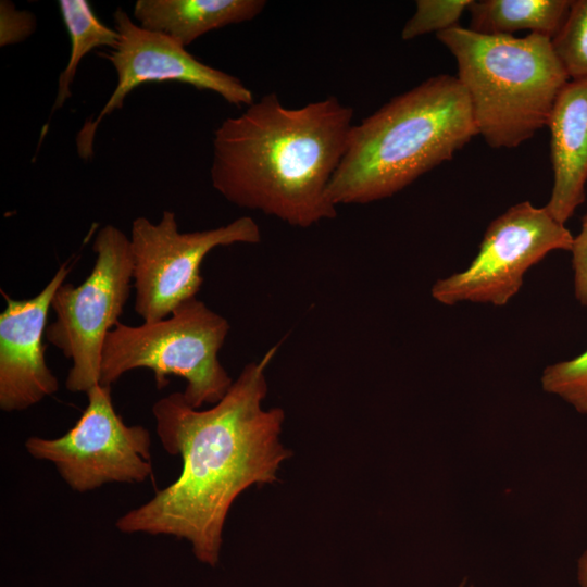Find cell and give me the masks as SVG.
<instances>
[{"instance_id":"obj_1","label":"cell","mask_w":587,"mask_h":587,"mask_svg":"<svg viewBox=\"0 0 587 587\" xmlns=\"http://www.w3.org/2000/svg\"><path fill=\"white\" fill-rule=\"evenodd\" d=\"M277 349L248 363L212 408L191 407L183 392L154 402L157 435L167 453L180 457L182 471L149 501L118 517L120 532L185 539L200 562L217 564L236 498L253 485L275 482L280 464L292 454L279 440L284 411L262 408L265 370Z\"/></svg>"},{"instance_id":"obj_2","label":"cell","mask_w":587,"mask_h":587,"mask_svg":"<svg viewBox=\"0 0 587 587\" xmlns=\"http://www.w3.org/2000/svg\"><path fill=\"white\" fill-rule=\"evenodd\" d=\"M354 110L336 97L300 108L271 92L215 128L210 178L228 202L297 227L337 215L328 188L348 147Z\"/></svg>"},{"instance_id":"obj_3","label":"cell","mask_w":587,"mask_h":587,"mask_svg":"<svg viewBox=\"0 0 587 587\" xmlns=\"http://www.w3.org/2000/svg\"><path fill=\"white\" fill-rule=\"evenodd\" d=\"M476 135L458 77L432 76L353 125L328 197L336 207L391 197L452 159Z\"/></svg>"},{"instance_id":"obj_4","label":"cell","mask_w":587,"mask_h":587,"mask_svg":"<svg viewBox=\"0 0 587 587\" xmlns=\"http://www.w3.org/2000/svg\"><path fill=\"white\" fill-rule=\"evenodd\" d=\"M436 37L457 61L478 135L490 147H517L547 126L570 80L550 37L483 35L459 25Z\"/></svg>"},{"instance_id":"obj_5","label":"cell","mask_w":587,"mask_h":587,"mask_svg":"<svg viewBox=\"0 0 587 587\" xmlns=\"http://www.w3.org/2000/svg\"><path fill=\"white\" fill-rule=\"evenodd\" d=\"M229 328L224 316L197 298L163 320L138 326L120 322L107 335L99 384L112 386L127 372L148 369L158 389L168 384V376H179L188 404H215L234 382L218 360Z\"/></svg>"},{"instance_id":"obj_6","label":"cell","mask_w":587,"mask_h":587,"mask_svg":"<svg viewBox=\"0 0 587 587\" xmlns=\"http://www.w3.org/2000/svg\"><path fill=\"white\" fill-rule=\"evenodd\" d=\"M96 261L79 285L63 283L51 309L55 320L47 325L46 340L72 360L65 386L87 392L99 384L107 335L120 323L133 280L129 238L114 225L101 227L92 243Z\"/></svg>"},{"instance_id":"obj_7","label":"cell","mask_w":587,"mask_h":587,"mask_svg":"<svg viewBox=\"0 0 587 587\" xmlns=\"http://www.w3.org/2000/svg\"><path fill=\"white\" fill-rule=\"evenodd\" d=\"M260 240V227L250 216L216 228L186 233L179 230L172 211H164L155 223L145 216L135 218L129 237L135 312L143 322L167 317L198 295L203 283L201 264L210 251Z\"/></svg>"},{"instance_id":"obj_8","label":"cell","mask_w":587,"mask_h":587,"mask_svg":"<svg viewBox=\"0 0 587 587\" xmlns=\"http://www.w3.org/2000/svg\"><path fill=\"white\" fill-rule=\"evenodd\" d=\"M76 424L57 438L32 436L27 452L51 462L75 491L108 483H142L152 474L151 437L141 425H127L115 412L111 386L97 384Z\"/></svg>"},{"instance_id":"obj_9","label":"cell","mask_w":587,"mask_h":587,"mask_svg":"<svg viewBox=\"0 0 587 587\" xmlns=\"http://www.w3.org/2000/svg\"><path fill=\"white\" fill-rule=\"evenodd\" d=\"M574 237L545 207L529 201L510 207L487 227L478 253L462 272L432 287L439 303L505 305L521 289L525 273L554 250L571 251Z\"/></svg>"},{"instance_id":"obj_10","label":"cell","mask_w":587,"mask_h":587,"mask_svg":"<svg viewBox=\"0 0 587 587\" xmlns=\"http://www.w3.org/2000/svg\"><path fill=\"white\" fill-rule=\"evenodd\" d=\"M113 20L117 43L100 55L112 64L117 82L99 113L87 118L76 135L82 160L92 159L95 137L103 118L122 109L125 98L142 84L176 82L215 92L237 107L253 103L252 91L238 78L201 62L171 37L141 27L121 8Z\"/></svg>"},{"instance_id":"obj_11","label":"cell","mask_w":587,"mask_h":587,"mask_svg":"<svg viewBox=\"0 0 587 587\" xmlns=\"http://www.w3.org/2000/svg\"><path fill=\"white\" fill-rule=\"evenodd\" d=\"M72 266L63 263L35 297L13 299L1 290L5 308L0 314V409H28L59 390L47 365L42 339L52 298Z\"/></svg>"},{"instance_id":"obj_12","label":"cell","mask_w":587,"mask_h":587,"mask_svg":"<svg viewBox=\"0 0 587 587\" xmlns=\"http://www.w3.org/2000/svg\"><path fill=\"white\" fill-rule=\"evenodd\" d=\"M550 129L553 186L547 211L561 224L585 201L587 182V78L571 79L552 107Z\"/></svg>"},{"instance_id":"obj_13","label":"cell","mask_w":587,"mask_h":587,"mask_svg":"<svg viewBox=\"0 0 587 587\" xmlns=\"http://www.w3.org/2000/svg\"><path fill=\"white\" fill-rule=\"evenodd\" d=\"M265 5L264 0H137L133 15L141 27L187 47L209 32L255 18Z\"/></svg>"},{"instance_id":"obj_14","label":"cell","mask_w":587,"mask_h":587,"mask_svg":"<svg viewBox=\"0 0 587 587\" xmlns=\"http://www.w3.org/2000/svg\"><path fill=\"white\" fill-rule=\"evenodd\" d=\"M570 0H472L470 29L491 36H512L517 30H530L551 39L562 27Z\"/></svg>"},{"instance_id":"obj_15","label":"cell","mask_w":587,"mask_h":587,"mask_svg":"<svg viewBox=\"0 0 587 587\" xmlns=\"http://www.w3.org/2000/svg\"><path fill=\"white\" fill-rule=\"evenodd\" d=\"M60 13L70 36L71 50L67 64L58 79L57 96L51 114L61 109L71 97L78 65L84 57L93 49L108 47L113 49L118 40V33L102 23L86 0L58 1Z\"/></svg>"},{"instance_id":"obj_16","label":"cell","mask_w":587,"mask_h":587,"mask_svg":"<svg viewBox=\"0 0 587 587\" xmlns=\"http://www.w3.org/2000/svg\"><path fill=\"white\" fill-rule=\"evenodd\" d=\"M553 49L571 79L587 78V0L572 1Z\"/></svg>"},{"instance_id":"obj_17","label":"cell","mask_w":587,"mask_h":587,"mask_svg":"<svg viewBox=\"0 0 587 587\" xmlns=\"http://www.w3.org/2000/svg\"><path fill=\"white\" fill-rule=\"evenodd\" d=\"M542 389L587 415V350L578 357L547 366L541 375Z\"/></svg>"},{"instance_id":"obj_18","label":"cell","mask_w":587,"mask_h":587,"mask_svg":"<svg viewBox=\"0 0 587 587\" xmlns=\"http://www.w3.org/2000/svg\"><path fill=\"white\" fill-rule=\"evenodd\" d=\"M472 0H417L415 12L404 24L401 38L411 40L429 33H440L458 26L462 13Z\"/></svg>"},{"instance_id":"obj_19","label":"cell","mask_w":587,"mask_h":587,"mask_svg":"<svg viewBox=\"0 0 587 587\" xmlns=\"http://www.w3.org/2000/svg\"><path fill=\"white\" fill-rule=\"evenodd\" d=\"M36 28L35 16L27 11L16 10L8 0L0 2V46L17 43L29 37Z\"/></svg>"},{"instance_id":"obj_20","label":"cell","mask_w":587,"mask_h":587,"mask_svg":"<svg viewBox=\"0 0 587 587\" xmlns=\"http://www.w3.org/2000/svg\"><path fill=\"white\" fill-rule=\"evenodd\" d=\"M571 252L574 295L582 305L587 307V213L583 217L579 233L574 237Z\"/></svg>"},{"instance_id":"obj_21","label":"cell","mask_w":587,"mask_h":587,"mask_svg":"<svg viewBox=\"0 0 587 587\" xmlns=\"http://www.w3.org/2000/svg\"><path fill=\"white\" fill-rule=\"evenodd\" d=\"M577 580L580 587H587V548L578 559Z\"/></svg>"},{"instance_id":"obj_22","label":"cell","mask_w":587,"mask_h":587,"mask_svg":"<svg viewBox=\"0 0 587 587\" xmlns=\"http://www.w3.org/2000/svg\"><path fill=\"white\" fill-rule=\"evenodd\" d=\"M458 587H473L472 585H469L465 580L461 582Z\"/></svg>"}]
</instances>
